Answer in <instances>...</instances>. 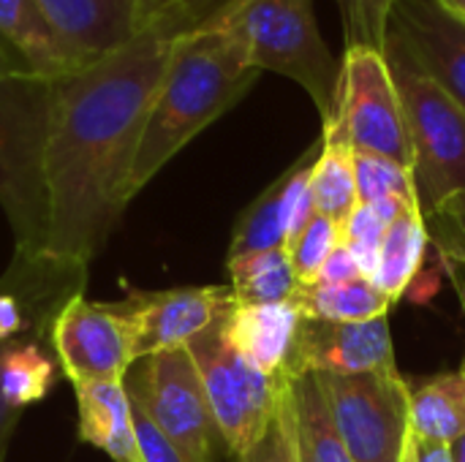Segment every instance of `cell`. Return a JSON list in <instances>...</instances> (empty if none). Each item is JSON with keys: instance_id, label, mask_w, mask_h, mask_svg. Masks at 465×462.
<instances>
[{"instance_id": "6da1fadb", "label": "cell", "mask_w": 465, "mask_h": 462, "mask_svg": "<svg viewBox=\"0 0 465 462\" xmlns=\"http://www.w3.org/2000/svg\"><path fill=\"white\" fill-rule=\"evenodd\" d=\"M174 38L144 30L49 87L41 267L87 275L131 202L128 182Z\"/></svg>"}, {"instance_id": "7a4b0ae2", "label": "cell", "mask_w": 465, "mask_h": 462, "mask_svg": "<svg viewBox=\"0 0 465 462\" xmlns=\"http://www.w3.org/2000/svg\"><path fill=\"white\" fill-rule=\"evenodd\" d=\"M259 74L237 38L218 25L177 35L131 169V199L185 144L237 106Z\"/></svg>"}, {"instance_id": "3957f363", "label": "cell", "mask_w": 465, "mask_h": 462, "mask_svg": "<svg viewBox=\"0 0 465 462\" xmlns=\"http://www.w3.org/2000/svg\"><path fill=\"white\" fill-rule=\"evenodd\" d=\"M52 82L27 74L0 76V207L16 240V270H44L49 229L44 147Z\"/></svg>"}, {"instance_id": "277c9868", "label": "cell", "mask_w": 465, "mask_h": 462, "mask_svg": "<svg viewBox=\"0 0 465 462\" xmlns=\"http://www.w3.org/2000/svg\"><path fill=\"white\" fill-rule=\"evenodd\" d=\"M207 25L229 30L256 71L297 82L313 98L322 123L332 120L341 63L319 30L313 0H232Z\"/></svg>"}, {"instance_id": "5b68a950", "label": "cell", "mask_w": 465, "mask_h": 462, "mask_svg": "<svg viewBox=\"0 0 465 462\" xmlns=\"http://www.w3.org/2000/svg\"><path fill=\"white\" fill-rule=\"evenodd\" d=\"M384 54L403 103L417 202L428 215L452 193L465 191V109L406 57L392 49Z\"/></svg>"}, {"instance_id": "8992f818", "label": "cell", "mask_w": 465, "mask_h": 462, "mask_svg": "<svg viewBox=\"0 0 465 462\" xmlns=\"http://www.w3.org/2000/svg\"><path fill=\"white\" fill-rule=\"evenodd\" d=\"M221 321L193 338L185 349L202 376L207 403L223 441V452L237 460L270 428L281 400V389L289 378H272L253 368L226 340Z\"/></svg>"}, {"instance_id": "52a82bcc", "label": "cell", "mask_w": 465, "mask_h": 462, "mask_svg": "<svg viewBox=\"0 0 465 462\" xmlns=\"http://www.w3.org/2000/svg\"><path fill=\"white\" fill-rule=\"evenodd\" d=\"M316 378L351 462H403L411 438V395L398 370Z\"/></svg>"}, {"instance_id": "ba28073f", "label": "cell", "mask_w": 465, "mask_h": 462, "mask_svg": "<svg viewBox=\"0 0 465 462\" xmlns=\"http://www.w3.org/2000/svg\"><path fill=\"white\" fill-rule=\"evenodd\" d=\"M324 128L338 131L354 152L381 155L411 169L403 103L384 52L371 46L346 49L338 106Z\"/></svg>"}, {"instance_id": "9c48e42d", "label": "cell", "mask_w": 465, "mask_h": 462, "mask_svg": "<svg viewBox=\"0 0 465 462\" xmlns=\"http://www.w3.org/2000/svg\"><path fill=\"white\" fill-rule=\"evenodd\" d=\"M139 365V373L125 376V387L155 428L191 462H215V447L223 449V441L188 349L161 351Z\"/></svg>"}, {"instance_id": "30bf717a", "label": "cell", "mask_w": 465, "mask_h": 462, "mask_svg": "<svg viewBox=\"0 0 465 462\" xmlns=\"http://www.w3.org/2000/svg\"><path fill=\"white\" fill-rule=\"evenodd\" d=\"M49 329L57 362L74 387L125 381L136 365L131 324L120 305H95L74 294Z\"/></svg>"}, {"instance_id": "8fae6325", "label": "cell", "mask_w": 465, "mask_h": 462, "mask_svg": "<svg viewBox=\"0 0 465 462\" xmlns=\"http://www.w3.org/2000/svg\"><path fill=\"white\" fill-rule=\"evenodd\" d=\"M237 305L229 286H183L166 291H136L120 308L128 316L134 359L188 346L215 327Z\"/></svg>"}, {"instance_id": "7c38bea8", "label": "cell", "mask_w": 465, "mask_h": 462, "mask_svg": "<svg viewBox=\"0 0 465 462\" xmlns=\"http://www.w3.org/2000/svg\"><path fill=\"white\" fill-rule=\"evenodd\" d=\"M387 370H398L387 316L351 324L302 316L283 376H357Z\"/></svg>"}, {"instance_id": "4fadbf2b", "label": "cell", "mask_w": 465, "mask_h": 462, "mask_svg": "<svg viewBox=\"0 0 465 462\" xmlns=\"http://www.w3.org/2000/svg\"><path fill=\"white\" fill-rule=\"evenodd\" d=\"M465 109V25L436 0H398L387 46Z\"/></svg>"}, {"instance_id": "5bb4252c", "label": "cell", "mask_w": 465, "mask_h": 462, "mask_svg": "<svg viewBox=\"0 0 465 462\" xmlns=\"http://www.w3.org/2000/svg\"><path fill=\"white\" fill-rule=\"evenodd\" d=\"M52 27L84 65L144 33V0H38Z\"/></svg>"}, {"instance_id": "9a60e30c", "label": "cell", "mask_w": 465, "mask_h": 462, "mask_svg": "<svg viewBox=\"0 0 465 462\" xmlns=\"http://www.w3.org/2000/svg\"><path fill=\"white\" fill-rule=\"evenodd\" d=\"M0 52L16 74L44 82L82 68L38 0H0Z\"/></svg>"}, {"instance_id": "2e32d148", "label": "cell", "mask_w": 465, "mask_h": 462, "mask_svg": "<svg viewBox=\"0 0 465 462\" xmlns=\"http://www.w3.org/2000/svg\"><path fill=\"white\" fill-rule=\"evenodd\" d=\"M319 152H322V139L316 144H311L240 215V221L234 226V234H232V245H229V256L226 259H240V256L259 253V251L286 248L292 215H294L302 193L308 191V182H311V174H313Z\"/></svg>"}, {"instance_id": "e0dca14e", "label": "cell", "mask_w": 465, "mask_h": 462, "mask_svg": "<svg viewBox=\"0 0 465 462\" xmlns=\"http://www.w3.org/2000/svg\"><path fill=\"white\" fill-rule=\"evenodd\" d=\"M302 313L294 302L278 305H234L223 316L226 340L264 376H283ZM286 378V376H283Z\"/></svg>"}, {"instance_id": "ac0fdd59", "label": "cell", "mask_w": 465, "mask_h": 462, "mask_svg": "<svg viewBox=\"0 0 465 462\" xmlns=\"http://www.w3.org/2000/svg\"><path fill=\"white\" fill-rule=\"evenodd\" d=\"M74 389L79 408V441L106 452L114 462H142L125 381L79 384Z\"/></svg>"}, {"instance_id": "d6986e66", "label": "cell", "mask_w": 465, "mask_h": 462, "mask_svg": "<svg viewBox=\"0 0 465 462\" xmlns=\"http://www.w3.org/2000/svg\"><path fill=\"white\" fill-rule=\"evenodd\" d=\"M411 433L425 441L455 444L465 436V373H439L409 384Z\"/></svg>"}, {"instance_id": "ffe728a7", "label": "cell", "mask_w": 465, "mask_h": 462, "mask_svg": "<svg viewBox=\"0 0 465 462\" xmlns=\"http://www.w3.org/2000/svg\"><path fill=\"white\" fill-rule=\"evenodd\" d=\"M308 191H311L316 212L324 218H332L335 223H343L360 207L354 150L332 128L322 131V152L316 158Z\"/></svg>"}, {"instance_id": "44dd1931", "label": "cell", "mask_w": 465, "mask_h": 462, "mask_svg": "<svg viewBox=\"0 0 465 462\" xmlns=\"http://www.w3.org/2000/svg\"><path fill=\"white\" fill-rule=\"evenodd\" d=\"M292 406L300 462H351L313 373L292 378Z\"/></svg>"}, {"instance_id": "7402d4cb", "label": "cell", "mask_w": 465, "mask_h": 462, "mask_svg": "<svg viewBox=\"0 0 465 462\" xmlns=\"http://www.w3.org/2000/svg\"><path fill=\"white\" fill-rule=\"evenodd\" d=\"M430 245L428 229H425V215L422 210H409L398 221L390 223L387 237L379 251L376 270L371 275V283L384 291L392 302H398L414 275L420 272V264L425 259V251Z\"/></svg>"}, {"instance_id": "603a6c76", "label": "cell", "mask_w": 465, "mask_h": 462, "mask_svg": "<svg viewBox=\"0 0 465 462\" xmlns=\"http://www.w3.org/2000/svg\"><path fill=\"white\" fill-rule=\"evenodd\" d=\"M232 294L237 305H278L292 302L300 283L286 248L259 251L240 259H226Z\"/></svg>"}, {"instance_id": "cb8c5ba5", "label": "cell", "mask_w": 465, "mask_h": 462, "mask_svg": "<svg viewBox=\"0 0 465 462\" xmlns=\"http://www.w3.org/2000/svg\"><path fill=\"white\" fill-rule=\"evenodd\" d=\"M305 319L322 321H371L390 313L395 305L384 291H379L368 278L335 283V286H300L292 300Z\"/></svg>"}, {"instance_id": "d4e9b609", "label": "cell", "mask_w": 465, "mask_h": 462, "mask_svg": "<svg viewBox=\"0 0 465 462\" xmlns=\"http://www.w3.org/2000/svg\"><path fill=\"white\" fill-rule=\"evenodd\" d=\"M54 365L35 343H5L0 354V395L8 408L22 411L49 395Z\"/></svg>"}, {"instance_id": "484cf974", "label": "cell", "mask_w": 465, "mask_h": 462, "mask_svg": "<svg viewBox=\"0 0 465 462\" xmlns=\"http://www.w3.org/2000/svg\"><path fill=\"white\" fill-rule=\"evenodd\" d=\"M354 169H357V188H360V204H381V202H417L414 174L409 166L371 155V152H354Z\"/></svg>"}, {"instance_id": "4316f807", "label": "cell", "mask_w": 465, "mask_h": 462, "mask_svg": "<svg viewBox=\"0 0 465 462\" xmlns=\"http://www.w3.org/2000/svg\"><path fill=\"white\" fill-rule=\"evenodd\" d=\"M341 245V223H335L332 218L324 215H313L311 223L286 245L289 259H292V270L297 275L300 286H311L316 283L324 261L330 259V253Z\"/></svg>"}, {"instance_id": "83f0119b", "label": "cell", "mask_w": 465, "mask_h": 462, "mask_svg": "<svg viewBox=\"0 0 465 462\" xmlns=\"http://www.w3.org/2000/svg\"><path fill=\"white\" fill-rule=\"evenodd\" d=\"M343 19V38L346 49L351 46H371L384 52L392 8L398 0H335Z\"/></svg>"}, {"instance_id": "f1b7e54d", "label": "cell", "mask_w": 465, "mask_h": 462, "mask_svg": "<svg viewBox=\"0 0 465 462\" xmlns=\"http://www.w3.org/2000/svg\"><path fill=\"white\" fill-rule=\"evenodd\" d=\"M232 0H144V30L177 38L207 25Z\"/></svg>"}, {"instance_id": "f546056e", "label": "cell", "mask_w": 465, "mask_h": 462, "mask_svg": "<svg viewBox=\"0 0 465 462\" xmlns=\"http://www.w3.org/2000/svg\"><path fill=\"white\" fill-rule=\"evenodd\" d=\"M234 462H300L297 430H294V406H292V378L281 389L278 408L272 414L264 436Z\"/></svg>"}, {"instance_id": "4dcf8cb0", "label": "cell", "mask_w": 465, "mask_h": 462, "mask_svg": "<svg viewBox=\"0 0 465 462\" xmlns=\"http://www.w3.org/2000/svg\"><path fill=\"white\" fill-rule=\"evenodd\" d=\"M390 223L379 215L376 207L371 204H360L343 223H341V242L351 251V256L357 259L362 275L371 280L376 261H379V251L381 242L387 237Z\"/></svg>"}, {"instance_id": "1f68e13d", "label": "cell", "mask_w": 465, "mask_h": 462, "mask_svg": "<svg viewBox=\"0 0 465 462\" xmlns=\"http://www.w3.org/2000/svg\"><path fill=\"white\" fill-rule=\"evenodd\" d=\"M425 229L444 261L465 267V191L452 193L430 210L425 215Z\"/></svg>"}, {"instance_id": "d6a6232c", "label": "cell", "mask_w": 465, "mask_h": 462, "mask_svg": "<svg viewBox=\"0 0 465 462\" xmlns=\"http://www.w3.org/2000/svg\"><path fill=\"white\" fill-rule=\"evenodd\" d=\"M131 408H134V428H136V444H139L142 462H191L155 428V422L150 419V414L142 408V403L134 395H131Z\"/></svg>"}, {"instance_id": "836d02e7", "label": "cell", "mask_w": 465, "mask_h": 462, "mask_svg": "<svg viewBox=\"0 0 465 462\" xmlns=\"http://www.w3.org/2000/svg\"><path fill=\"white\" fill-rule=\"evenodd\" d=\"M360 278H365V275H362L357 259H354L351 251L341 242V245L330 253V259L324 261V267H322L316 283H319V286H335V283H349V280H360ZM311 286H313V283H311Z\"/></svg>"}, {"instance_id": "e575fe53", "label": "cell", "mask_w": 465, "mask_h": 462, "mask_svg": "<svg viewBox=\"0 0 465 462\" xmlns=\"http://www.w3.org/2000/svg\"><path fill=\"white\" fill-rule=\"evenodd\" d=\"M25 329H27V316L22 300L14 291L0 294V343H8Z\"/></svg>"}, {"instance_id": "d590c367", "label": "cell", "mask_w": 465, "mask_h": 462, "mask_svg": "<svg viewBox=\"0 0 465 462\" xmlns=\"http://www.w3.org/2000/svg\"><path fill=\"white\" fill-rule=\"evenodd\" d=\"M403 462H455V460H452V447H450V444H441V441H425V438H420V436H414V433H411Z\"/></svg>"}, {"instance_id": "8d00e7d4", "label": "cell", "mask_w": 465, "mask_h": 462, "mask_svg": "<svg viewBox=\"0 0 465 462\" xmlns=\"http://www.w3.org/2000/svg\"><path fill=\"white\" fill-rule=\"evenodd\" d=\"M5 343H0V354H3ZM19 414L22 411H14L5 406L3 395H0V462H5V452H8V444H11V436L19 425Z\"/></svg>"}, {"instance_id": "74e56055", "label": "cell", "mask_w": 465, "mask_h": 462, "mask_svg": "<svg viewBox=\"0 0 465 462\" xmlns=\"http://www.w3.org/2000/svg\"><path fill=\"white\" fill-rule=\"evenodd\" d=\"M444 267H447V272H450V278H452V286H455V291H458V297H460V305H463V316H465V267L460 264H452V261H444ZM465 373V357H463V368H460Z\"/></svg>"}, {"instance_id": "f35d334b", "label": "cell", "mask_w": 465, "mask_h": 462, "mask_svg": "<svg viewBox=\"0 0 465 462\" xmlns=\"http://www.w3.org/2000/svg\"><path fill=\"white\" fill-rule=\"evenodd\" d=\"M450 16H455L458 22H463L465 25V0H436Z\"/></svg>"}, {"instance_id": "ab89813d", "label": "cell", "mask_w": 465, "mask_h": 462, "mask_svg": "<svg viewBox=\"0 0 465 462\" xmlns=\"http://www.w3.org/2000/svg\"><path fill=\"white\" fill-rule=\"evenodd\" d=\"M452 460L465 462V436L463 438H458V441L452 444Z\"/></svg>"}, {"instance_id": "60d3db41", "label": "cell", "mask_w": 465, "mask_h": 462, "mask_svg": "<svg viewBox=\"0 0 465 462\" xmlns=\"http://www.w3.org/2000/svg\"><path fill=\"white\" fill-rule=\"evenodd\" d=\"M3 74H16V71L8 65V60H5V57H3V52H0V76H3Z\"/></svg>"}]
</instances>
